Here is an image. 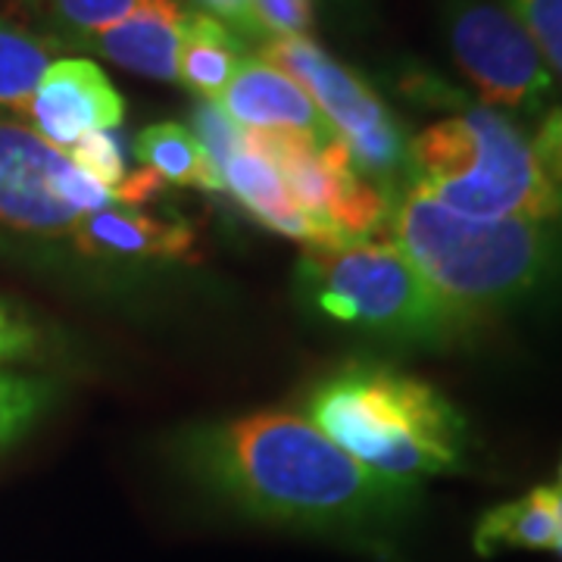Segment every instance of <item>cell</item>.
Returning <instances> with one entry per match:
<instances>
[{
    "label": "cell",
    "mask_w": 562,
    "mask_h": 562,
    "mask_svg": "<svg viewBox=\"0 0 562 562\" xmlns=\"http://www.w3.org/2000/svg\"><path fill=\"white\" fill-rule=\"evenodd\" d=\"M20 113L32 122V132L69 154L85 135L122 125L125 103L98 63L57 57Z\"/></svg>",
    "instance_id": "9"
},
{
    "label": "cell",
    "mask_w": 562,
    "mask_h": 562,
    "mask_svg": "<svg viewBox=\"0 0 562 562\" xmlns=\"http://www.w3.org/2000/svg\"><path fill=\"white\" fill-rule=\"evenodd\" d=\"M306 419L384 482L416 487L460 469L465 419L435 384L384 362H347L316 382Z\"/></svg>",
    "instance_id": "2"
},
{
    "label": "cell",
    "mask_w": 562,
    "mask_h": 562,
    "mask_svg": "<svg viewBox=\"0 0 562 562\" xmlns=\"http://www.w3.org/2000/svg\"><path fill=\"white\" fill-rule=\"evenodd\" d=\"M85 257L110 260H191L194 232L179 216H154L140 206L110 203L85 213L69 232Z\"/></svg>",
    "instance_id": "11"
},
{
    "label": "cell",
    "mask_w": 562,
    "mask_h": 562,
    "mask_svg": "<svg viewBox=\"0 0 562 562\" xmlns=\"http://www.w3.org/2000/svg\"><path fill=\"white\" fill-rule=\"evenodd\" d=\"M72 166L85 172L91 181H98L110 194L120 191V184L128 179L125 160H122V144L113 132H91L69 150Z\"/></svg>",
    "instance_id": "21"
},
{
    "label": "cell",
    "mask_w": 562,
    "mask_h": 562,
    "mask_svg": "<svg viewBox=\"0 0 562 562\" xmlns=\"http://www.w3.org/2000/svg\"><path fill=\"white\" fill-rule=\"evenodd\" d=\"M222 184L228 194H235V201L241 203L254 220L291 241L306 244V250H338V247L353 244L335 228L306 216L294 203L291 191L284 188L279 172L262 157L250 154L247 147L222 166Z\"/></svg>",
    "instance_id": "13"
},
{
    "label": "cell",
    "mask_w": 562,
    "mask_h": 562,
    "mask_svg": "<svg viewBox=\"0 0 562 562\" xmlns=\"http://www.w3.org/2000/svg\"><path fill=\"white\" fill-rule=\"evenodd\" d=\"M562 494L560 487H535L519 501L487 509L475 525V550L494 557L501 550H560Z\"/></svg>",
    "instance_id": "14"
},
{
    "label": "cell",
    "mask_w": 562,
    "mask_h": 562,
    "mask_svg": "<svg viewBox=\"0 0 562 562\" xmlns=\"http://www.w3.org/2000/svg\"><path fill=\"white\" fill-rule=\"evenodd\" d=\"M441 29L453 63L491 110L535 116L553 98L550 66L503 3L441 0Z\"/></svg>",
    "instance_id": "7"
},
{
    "label": "cell",
    "mask_w": 562,
    "mask_h": 562,
    "mask_svg": "<svg viewBox=\"0 0 562 562\" xmlns=\"http://www.w3.org/2000/svg\"><path fill=\"white\" fill-rule=\"evenodd\" d=\"M194 3L203 7V13L210 10V16L225 22L238 38H262V29L254 16L250 0H194Z\"/></svg>",
    "instance_id": "26"
},
{
    "label": "cell",
    "mask_w": 562,
    "mask_h": 562,
    "mask_svg": "<svg viewBox=\"0 0 562 562\" xmlns=\"http://www.w3.org/2000/svg\"><path fill=\"white\" fill-rule=\"evenodd\" d=\"M250 7L262 35L288 38V35H306L313 29L316 0H250Z\"/></svg>",
    "instance_id": "23"
},
{
    "label": "cell",
    "mask_w": 562,
    "mask_h": 562,
    "mask_svg": "<svg viewBox=\"0 0 562 562\" xmlns=\"http://www.w3.org/2000/svg\"><path fill=\"white\" fill-rule=\"evenodd\" d=\"M241 63V38L203 10H188L181 29L179 81L203 101H220Z\"/></svg>",
    "instance_id": "15"
},
{
    "label": "cell",
    "mask_w": 562,
    "mask_h": 562,
    "mask_svg": "<svg viewBox=\"0 0 562 562\" xmlns=\"http://www.w3.org/2000/svg\"><path fill=\"white\" fill-rule=\"evenodd\" d=\"M57 50L60 44L50 35L0 16V106L20 113L32 101L47 66L57 60Z\"/></svg>",
    "instance_id": "17"
},
{
    "label": "cell",
    "mask_w": 562,
    "mask_h": 562,
    "mask_svg": "<svg viewBox=\"0 0 562 562\" xmlns=\"http://www.w3.org/2000/svg\"><path fill=\"white\" fill-rule=\"evenodd\" d=\"M188 10L179 0H138L135 10L85 44L120 69L144 79L179 81V47Z\"/></svg>",
    "instance_id": "12"
},
{
    "label": "cell",
    "mask_w": 562,
    "mask_h": 562,
    "mask_svg": "<svg viewBox=\"0 0 562 562\" xmlns=\"http://www.w3.org/2000/svg\"><path fill=\"white\" fill-rule=\"evenodd\" d=\"M54 401V384L0 369V453H7L29 428L47 413Z\"/></svg>",
    "instance_id": "19"
},
{
    "label": "cell",
    "mask_w": 562,
    "mask_h": 562,
    "mask_svg": "<svg viewBox=\"0 0 562 562\" xmlns=\"http://www.w3.org/2000/svg\"><path fill=\"white\" fill-rule=\"evenodd\" d=\"M557 553H560V557H562V541H560V550H557Z\"/></svg>",
    "instance_id": "28"
},
{
    "label": "cell",
    "mask_w": 562,
    "mask_h": 562,
    "mask_svg": "<svg viewBox=\"0 0 562 562\" xmlns=\"http://www.w3.org/2000/svg\"><path fill=\"white\" fill-rule=\"evenodd\" d=\"M32 16H38L57 44L81 47L122 22L138 0H16Z\"/></svg>",
    "instance_id": "18"
},
{
    "label": "cell",
    "mask_w": 562,
    "mask_h": 562,
    "mask_svg": "<svg viewBox=\"0 0 562 562\" xmlns=\"http://www.w3.org/2000/svg\"><path fill=\"white\" fill-rule=\"evenodd\" d=\"M297 279L306 303L322 316L382 341L443 347L475 325L391 238L306 250Z\"/></svg>",
    "instance_id": "5"
},
{
    "label": "cell",
    "mask_w": 562,
    "mask_h": 562,
    "mask_svg": "<svg viewBox=\"0 0 562 562\" xmlns=\"http://www.w3.org/2000/svg\"><path fill=\"white\" fill-rule=\"evenodd\" d=\"M387 225L391 241L472 322L562 279V216L465 220L406 188Z\"/></svg>",
    "instance_id": "3"
},
{
    "label": "cell",
    "mask_w": 562,
    "mask_h": 562,
    "mask_svg": "<svg viewBox=\"0 0 562 562\" xmlns=\"http://www.w3.org/2000/svg\"><path fill=\"white\" fill-rule=\"evenodd\" d=\"M531 150L547 172V179L562 184V106H550L538 122V132L531 138Z\"/></svg>",
    "instance_id": "24"
},
{
    "label": "cell",
    "mask_w": 562,
    "mask_h": 562,
    "mask_svg": "<svg viewBox=\"0 0 562 562\" xmlns=\"http://www.w3.org/2000/svg\"><path fill=\"white\" fill-rule=\"evenodd\" d=\"M260 60L310 94L322 120L350 147L353 166L366 179L401 198L409 184V138L360 72L328 57L310 35L262 41Z\"/></svg>",
    "instance_id": "6"
},
{
    "label": "cell",
    "mask_w": 562,
    "mask_h": 562,
    "mask_svg": "<svg viewBox=\"0 0 562 562\" xmlns=\"http://www.w3.org/2000/svg\"><path fill=\"white\" fill-rule=\"evenodd\" d=\"M557 487H560V494H562V462H560V484H557Z\"/></svg>",
    "instance_id": "27"
},
{
    "label": "cell",
    "mask_w": 562,
    "mask_h": 562,
    "mask_svg": "<svg viewBox=\"0 0 562 562\" xmlns=\"http://www.w3.org/2000/svg\"><path fill=\"white\" fill-rule=\"evenodd\" d=\"M465 220H560L562 184L501 110L462 103L409 140V184Z\"/></svg>",
    "instance_id": "4"
},
{
    "label": "cell",
    "mask_w": 562,
    "mask_h": 562,
    "mask_svg": "<svg viewBox=\"0 0 562 562\" xmlns=\"http://www.w3.org/2000/svg\"><path fill=\"white\" fill-rule=\"evenodd\" d=\"M116 198L79 172L69 154L29 125L0 116V228L25 238H60L85 213Z\"/></svg>",
    "instance_id": "8"
},
{
    "label": "cell",
    "mask_w": 562,
    "mask_h": 562,
    "mask_svg": "<svg viewBox=\"0 0 562 562\" xmlns=\"http://www.w3.org/2000/svg\"><path fill=\"white\" fill-rule=\"evenodd\" d=\"M216 103L238 128L303 132L316 140L335 138V128L322 120L316 103L310 101L301 85L262 60L238 63Z\"/></svg>",
    "instance_id": "10"
},
{
    "label": "cell",
    "mask_w": 562,
    "mask_h": 562,
    "mask_svg": "<svg viewBox=\"0 0 562 562\" xmlns=\"http://www.w3.org/2000/svg\"><path fill=\"white\" fill-rule=\"evenodd\" d=\"M181 472L210 501L254 522L391 557L416 487L384 482L297 413L206 422L176 441Z\"/></svg>",
    "instance_id": "1"
},
{
    "label": "cell",
    "mask_w": 562,
    "mask_h": 562,
    "mask_svg": "<svg viewBox=\"0 0 562 562\" xmlns=\"http://www.w3.org/2000/svg\"><path fill=\"white\" fill-rule=\"evenodd\" d=\"M191 128H194L191 135L201 140L206 157H210L213 166L220 169V176L222 166L232 160L238 150H244L241 128L222 113V106L216 101H203V98H198V103L191 106Z\"/></svg>",
    "instance_id": "22"
},
{
    "label": "cell",
    "mask_w": 562,
    "mask_h": 562,
    "mask_svg": "<svg viewBox=\"0 0 562 562\" xmlns=\"http://www.w3.org/2000/svg\"><path fill=\"white\" fill-rule=\"evenodd\" d=\"M135 157L160 181L198 191H225L220 169L206 157L201 140L179 122L147 125L135 138Z\"/></svg>",
    "instance_id": "16"
},
{
    "label": "cell",
    "mask_w": 562,
    "mask_h": 562,
    "mask_svg": "<svg viewBox=\"0 0 562 562\" xmlns=\"http://www.w3.org/2000/svg\"><path fill=\"white\" fill-rule=\"evenodd\" d=\"M35 347H38V331L13 306L0 301V366L32 357Z\"/></svg>",
    "instance_id": "25"
},
{
    "label": "cell",
    "mask_w": 562,
    "mask_h": 562,
    "mask_svg": "<svg viewBox=\"0 0 562 562\" xmlns=\"http://www.w3.org/2000/svg\"><path fill=\"white\" fill-rule=\"evenodd\" d=\"M503 7L522 22L550 72L562 79V0H503Z\"/></svg>",
    "instance_id": "20"
}]
</instances>
